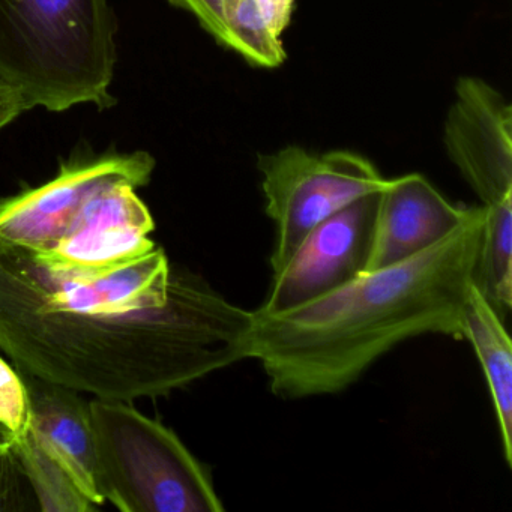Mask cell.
<instances>
[{
    "label": "cell",
    "instance_id": "1",
    "mask_svg": "<svg viewBox=\"0 0 512 512\" xmlns=\"http://www.w3.org/2000/svg\"><path fill=\"white\" fill-rule=\"evenodd\" d=\"M253 311L173 269L169 298L131 311L50 310L0 295V352L34 379L131 403L250 358Z\"/></svg>",
    "mask_w": 512,
    "mask_h": 512
},
{
    "label": "cell",
    "instance_id": "2",
    "mask_svg": "<svg viewBox=\"0 0 512 512\" xmlns=\"http://www.w3.org/2000/svg\"><path fill=\"white\" fill-rule=\"evenodd\" d=\"M484 206L412 259L364 272L280 313L253 311L250 358L283 400L346 391L403 341L463 340V313L484 230Z\"/></svg>",
    "mask_w": 512,
    "mask_h": 512
},
{
    "label": "cell",
    "instance_id": "3",
    "mask_svg": "<svg viewBox=\"0 0 512 512\" xmlns=\"http://www.w3.org/2000/svg\"><path fill=\"white\" fill-rule=\"evenodd\" d=\"M115 32L109 0H0V83L25 112L107 109Z\"/></svg>",
    "mask_w": 512,
    "mask_h": 512
},
{
    "label": "cell",
    "instance_id": "4",
    "mask_svg": "<svg viewBox=\"0 0 512 512\" xmlns=\"http://www.w3.org/2000/svg\"><path fill=\"white\" fill-rule=\"evenodd\" d=\"M91 406L97 485L122 512H221L211 473L157 419L125 401Z\"/></svg>",
    "mask_w": 512,
    "mask_h": 512
},
{
    "label": "cell",
    "instance_id": "5",
    "mask_svg": "<svg viewBox=\"0 0 512 512\" xmlns=\"http://www.w3.org/2000/svg\"><path fill=\"white\" fill-rule=\"evenodd\" d=\"M266 214L277 230L269 259L272 275L292 259L311 230L335 212L388 184L367 158L349 151L313 154L301 146H287L260 155Z\"/></svg>",
    "mask_w": 512,
    "mask_h": 512
},
{
    "label": "cell",
    "instance_id": "6",
    "mask_svg": "<svg viewBox=\"0 0 512 512\" xmlns=\"http://www.w3.org/2000/svg\"><path fill=\"white\" fill-rule=\"evenodd\" d=\"M155 160L148 152L110 154L65 166L52 181L0 200V247L41 253L76 223L101 191L115 185L139 188L151 181Z\"/></svg>",
    "mask_w": 512,
    "mask_h": 512
},
{
    "label": "cell",
    "instance_id": "7",
    "mask_svg": "<svg viewBox=\"0 0 512 512\" xmlns=\"http://www.w3.org/2000/svg\"><path fill=\"white\" fill-rule=\"evenodd\" d=\"M379 194L355 200L311 230L286 266L272 275L271 292L257 310L280 313L298 307L367 272Z\"/></svg>",
    "mask_w": 512,
    "mask_h": 512
},
{
    "label": "cell",
    "instance_id": "8",
    "mask_svg": "<svg viewBox=\"0 0 512 512\" xmlns=\"http://www.w3.org/2000/svg\"><path fill=\"white\" fill-rule=\"evenodd\" d=\"M445 146L482 206L512 197V107L493 86L476 77L458 80Z\"/></svg>",
    "mask_w": 512,
    "mask_h": 512
},
{
    "label": "cell",
    "instance_id": "9",
    "mask_svg": "<svg viewBox=\"0 0 512 512\" xmlns=\"http://www.w3.org/2000/svg\"><path fill=\"white\" fill-rule=\"evenodd\" d=\"M136 191L128 184L101 191L64 238L41 253H29L58 271L110 268L149 253L157 247L149 238L155 229L154 218Z\"/></svg>",
    "mask_w": 512,
    "mask_h": 512
},
{
    "label": "cell",
    "instance_id": "10",
    "mask_svg": "<svg viewBox=\"0 0 512 512\" xmlns=\"http://www.w3.org/2000/svg\"><path fill=\"white\" fill-rule=\"evenodd\" d=\"M470 209L452 205L418 173L388 179L379 194L368 271L397 265L433 247L466 220Z\"/></svg>",
    "mask_w": 512,
    "mask_h": 512
},
{
    "label": "cell",
    "instance_id": "11",
    "mask_svg": "<svg viewBox=\"0 0 512 512\" xmlns=\"http://www.w3.org/2000/svg\"><path fill=\"white\" fill-rule=\"evenodd\" d=\"M29 425L100 508L91 406L80 392L29 377Z\"/></svg>",
    "mask_w": 512,
    "mask_h": 512
},
{
    "label": "cell",
    "instance_id": "12",
    "mask_svg": "<svg viewBox=\"0 0 512 512\" xmlns=\"http://www.w3.org/2000/svg\"><path fill=\"white\" fill-rule=\"evenodd\" d=\"M463 340L469 341L481 364L502 440L503 457L512 466V344L505 322L470 287L463 313Z\"/></svg>",
    "mask_w": 512,
    "mask_h": 512
},
{
    "label": "cell",
    "instance_id": "13",
    "mask_svg": "<svg viewBox=\"0 0 512 512\" xmlns=\"http://www.w3.org/2000/svg\"><path fill=\"white\" fill-rule=\"evenodd\" d=\"M293 7L295 0H227L220 46L256 67H280L286 59L281 37Z\"/></svg>",
    "mask_w": 512,
    "mask_h": 512
},
{
    "label": "cell",
    "instance_id": "14",
    "mask_svg": "<svg viewBox=\"0 0 512 512\" xmlns=\"http://www.w3.org/2000/svg\"><path fill=\"white\" fill-rule=\"evenodd\" d=\"M484 209L473 286L506 323L512 308V197Z\"/></svg>",
    "mask_w": 512,
    "mask_h": 512
},
{
    "label": "cell",
    "instance_id": "15",
    "mask_svg": "<svg viewBox=\"0 0 512 512\" xmlns=\"http://www.w3.org/2000/svg\"><path fill=\"white\" fill-rule=\"evenodd\" d=\"M13 449L22 473L34 488L41 511H97L98 506L83 493L61 460L50 451L31 425L28 424L22 436L16 437Z\"/></svg>",
    "mask_w": 512,
    "mask_h": 512
},
{
    "label": "cell",
    "instance_id": "16",
    "mask_svg": "<svg viewBox=\"0 0 512 512\" xmlns=\"http://www.w3.org/2000/svg\"><path fill=\"white\" fill-rule=\"evenodd\" d=\"M0 424L14 437L22 436L29 424L28 386L4 358H0Z\"/></svg>",
    "mask_w": 512,
    "mask_h": 512
},
{
    "label": "cell",
    "instance_id": "17",
    "mask_svg": "<svg viewBox=\"0 0 512 512\" xmlns=\"http://www.w3.org/2000/svg\"><path fill=\"white\" fill-rule=\"evenodd\" d=\"M20 473L22 469L13 445L0 449V512L25 508L20 490Z\"/></svg>",
    "mask_w": 512,
    "mask_h": 512
},
{
    "label": "cell",
    "instance_id": "18",
    "mask_svg": "<svg viewBox=\"0 0 512 512\" xmlns=\"http://www.w3.org/2000/svg\"><path fill=\"white\" fill-rule=\"evenodd\" d=\"M227 0H170V4L196 17L203 29L217 41L223 40Z\"/></svg>",
    "mask_w": 512,
    "mask_h": 512
},
{
    "label": "cell",
    "instance_id": "19",
    "mask_svg": "<svg viewBox=\"0 0 512 512\" xmlns=\"http://www.w3.org/2000/svg\"><path fill=\"white\" fill-rule=\"evenodd\" d=\"M25 112L22 101L11 89L0 83V130Z\"/></svg>",
    "mask_w": 512,
    "mask_h": 512
},
{
    "label": "cell",
    "instance_id": "20",
    "mask_svg": "<svg viewBox=\"0 0 512 512\" xmlns=\"http://www.w3.org/2000/svg\"><path fill=\"white\" fill-rule=\"evenodd\" d=\"M14 440H16L14 434L5 425L0 424V449L13 445Z\"/></svg>",
    "mask_w": 512,
    "mask_h": 512
}]
</instances>
